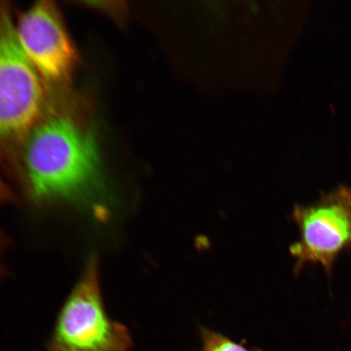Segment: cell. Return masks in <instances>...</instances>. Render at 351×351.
<instances>
[{
    "label": "cell",
    "mask_w": 351,
    "mask_h": 351,
    "mask_svg": "<svg viewBox=\"0 0 351 351\" xmlns=\"http://www.w3.org/2000/svg\"><path fill=\"white\" fill-rule=\"evenodd\" d=\"M202 351H263L249 349L232 341L229 337L207 328H200Z\"/></svg>",
    "instance_id": "8992f818"
},
{
    "label": "cell",
    "mask_w": 351,
    "mask_h": 351,
    "mask_svg": "<svg viewBox=\"0 0 351 351\" xmlns=\"http://www.w3.org/2000/svg\"><path fill=\"white\" fill-rule=\"evenodd\" d=\"M16 30L22 49L39 74L51 82L68 80L77 56L53 3L35 4L21 16Z\"/></svg>",
    "instance_id": "5b68a950"
},
{
    "label": "cell",
    "mask_w": 351,
    "mask_h": 351,
    "mask_svg": "<svg viewBox=\"0 0 351 351\" xmlns=\"http://www.w3.org/2000/svg\"><path fill=\"white\" fill-rule=\"evenodd\" d=\"M12 200V194L6 184L0 178V205L8 203Z\"/></svg>",
    "instance_id": "52a82bcc"
},
{
    "label": "cell",
    "mask_w": 351,
    "mask_h": 351,
    "mask_svg": "<svg viewBox=\"0 0 351 351\" xmlns=\"http://www.w3.org/2000/svg\"><path fill=\"white\" fill-rule=\"evenodd\" d=\"M44 103L38 73L22 49L10 10L0 3V143L33 130Z\"/></svg>",
    "instance_id": "3957f363"
},
{
    "label": "cell",
    "mask_w": 351,
    "mask_h": 351,
    "mask_svg": "<svg viewBox=\"0 0 351 351\" xmlns=\"http://www.w3.org/2000/svg\"><path fill=\"white\" fill-rule=\"evenodd\" d=\"M132 345L128 329L105 311L92 258L60 311L47 351H130Z\"/></svg>",
    "instance_id": "7a4b0ae2"
},
{
    "label": "cell",
    "mask_w": 351,
    "mask_h": 351,
    "mask_svg": "<svg viewBox=\"0 0 351 351\" xmlns=\"http://www.w3.org/2000/svg\"><path fill=\"white\" fill-rule=\"evenodd\" d=\"M23 169L34 202H65L106 217L108 195L97 143L72 118L55 117L35 127L26 142Z\"/></svg>",
    "instance_id": "6da1fadb"
},
{
    "label": "cell",
    "mask_w": 351,
    "mask_h": 351,
    "mask_svg": "<svg viewBox=\"0 0 351 351\" xmlns=\"http://www.w3.org/2000/svg\"><path fill=\"white\" fill-rule=\"evenodd\" d=\"M292 217L300 232L289 247L295 260L293 274L319 265L330 279L337 258L351 247V189L341 185L313 204H297Z\"/></svg>",
    "instance_id": "277c9868"
}]
</instances>
